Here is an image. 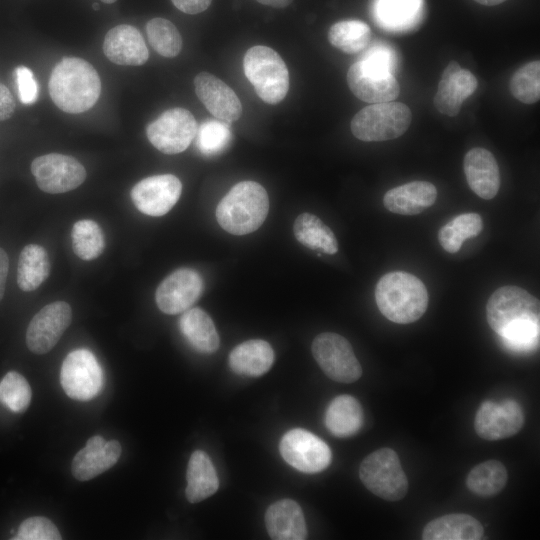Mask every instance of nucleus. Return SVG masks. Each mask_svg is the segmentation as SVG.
I'll return each mask as SVG.
<instances>
[{"label": "nucleus", "mask_w": 540, "mask_h": 540, "mask_svg": "<svg viewBox=\"0 0 540 540\" xmlns=\"http://www.w3.org/2000/svg\"><path fill=\"white\" fill-rule=\"evenodd\" d=\"M486 317L503 345L518 353L535 351L539 346V300L518 286H502L488 299Z\"/></svg>", "instance_id": "nucleus-1"}, {"label": "nucleus", "mask_w": 540, "mask_h": 540, "mask_svg": "<svg viewBox=\"0 0 540 540\" xmlns=\"http://www.w3.org/2000/svg\"><path fill=\"white\" fill-rule=\"evenodd\" d=\"M48 88L59 109L78 114L89 110L98 101L101 80L96 69L86 60L64 57L52 70Z\"/></svg>", "instance_id": "nucleus-2"}, {"label": "nucleus", "mask_w": 540, "mask_h": 540, "mask_svg": "<svg viewBox=\"0 0 540 540\" xmlns=\"http://www.w3.org/2000/svg\"><path fill=\"white\" fill-rule=\"evenodd\" d=\"M380 312L390 321L408 324L417 321L428 306V292L416 276L396 271L383 275L375 288Z\"/></svg>", "instance_id": "nucleus-3"}, {"label": "nucleus", "mask_w": 540, "mask_h": 540, "mask_svg": "<svg viewBox=\"0 0 540 540\" xmlns=\"http://www.w3.org/2000/svg\"><path fill=\"white\" fill-rule=\"evenodd\" d=\"M268 211L269 198L265 188L255 181H241L220 200L216 219L225 231L240 236L256 231Z\"/></svg>", "instance_id": "nucleus-4"}, {"label": "nucleus", "mask_w": 540, "mask_h": 540, "mask_svg": "<svg viewBox=\"0 0 540 540\" xmlns=\"http://www.w3.org/2000/svg\"><path fill=\"white\" fill-rule=\"evenodd\" d=\"M394 59L390 51L374 47L364 57L352 64L347 72V83L351 92L368 103L395 100L400 86L393 75Z\"/></svg>", "instance_id": "nucleus-5"}, {"label": "nucleus", "mask_w": 540, "mask_h": 540, "mask_svg": "<svg viewBox=\"0 0 540 540\" xmlns=\"http://www.w3.org/2000/svg\"><path fill=\"white\" fill-rule=\"evenodd\" d=\"M244 73L261 100L278 104L289 90V73L281 56L272 48L256 45L247 50Z\"/></svg>", "instance_id": "nucleus-6"}, {"label": "nucleus", "mask_w": 540, "mask_h": 540, "mask_svg": "<svg viewBox=\"0 0 540 540\" xmlns=\"http://www.w3.org/2000/svg\"><path fill=\"white\" fill-rule=\"evenodd\" d=\"M412 114L408 106L388 101L366 106L351 120L352 134L366 142L387 141L400 137L410 126Z\"/></svg>", "instance_id": "nucleus-7"}, {"label": "nucleus", "mask_w": 540, "mask_h": 540, "mask_svg": "<svg viewBox=\"0 0 540 540\" xmlns=\"http://www.w3.org/2000/svg\"><path fill=\"white\" fill-rule=\"evenodd\" d=\"M359 477L370 492L387 501H399L408 491L407 477L391 448H380L366 456Z\"/></svg>", "instance_id": "nucleus-8"}, {"label": "nucleus", "mask_w": 540, "mask_h": 540, "mask_svg": "<svg viewBox=\"0 0 540 540\" xmlns=\"http://www.w3.org/2000/svg\"><path fill=\"white\" fill-rule=\"evenodd\" d=\"M313 357L330 379L340 383H352L362 375V368L351 344L337 333L317 335L311 346Z\"/></svg>", "instance_id": "nucleus-9"}, {"label": "nucleus", "mask_w": 540, "mask_h": 540, "mask_svg": "<svg viewBox=\"0 0 540 540\" xmlns=\"http://www.w3.org/2000/svg\"><path fill=\"white\" fill-rule=\"evenodd\" d=\"M193 114L184 108H171L148 124L146 135L150 143L164 154L185 151L197 133Z\"/></svg>", "instance_id": "nucleus-10"}, {"label": "nucleus", "mask_w": 540, "mask_h": 540, "mask_svg": "<svg viewBox=\"0 0 540 540\" xmlns=\"http://www.w3.org/2000/svg\"><path fill=\"white\" fill-rule=\"evenodd\" d=\"M60 382L66 395L79 401L97 396L102 388V369L92 352L87 349L71 351L60 370Z\"/></svg>", "instance_id": "nucleus-11"}, {"label": "nucleus", "mask_w": 540, "mask_h": 540, "mask_svg": "<svg viewBox=\"0 0 540 540\" xmlns=\"http://www.w3.org/2000/svg\"><path fill=\"white\" fill-rule=\"evenodd\" d=\"M31 172L38 187L50 194L71 191L86 179V170L77 159L59 153L35 158L31 163Z\"/></svg>", "instance_id": "nucleus-12"}, {"label": "nucleus", "mask_w": 540, "mask_h": 540, "mask_svg": "<svg viewBox=\"0 0 540 540\" xmlns=\"http://www.w3.org/2000/svg\"><path fill=\"white\" fill-rule=\"evenodd\" d=\"M279 451L289 465L304 473L323 471L332 458L329 446L322 439L301 428L284 434Z\"/></svg>", "instance_id": "nucleus-13"}, {"label": "nucleus", "mask_w": 540, "mask_h": 540, "mask_svg": "<svg viewBox=\"0 0 540 540\" xmlns=\"http://www.w3.org/2000/svg\"><path fill=\"white\" fill-rule=\"evenodd\" d=\"M72 321V309L65 301L44 306L30 321L26 344L35 354L49 352L60 340Z\"/></svg>", "instance_id": "nucleus-14"}, {"label": "nucleus", "mask_w": 540, "mask_h": 540, "mask_svg": "<svg viewBox=\"0 0 540 540\" xmlns=\"http://www.w3.org/2000/svg\"><path fill=\"white\" fill-rule=\"evenodd\" d=\"M524 424V414L520 404L511 399L500 403L484 401L478 408L474 428L478 436L485 440H500L518 433Z\"/></svg>", "instance_id": "nucleus-15"}, {"label": "nucleus", "mask_w": 540, "mask_h": 540, "mask_svg": "<svg viewBox=\"0 0 540 540\" xmlns=\"http://www.w3.org/2000/svg\"><path fill=\"white\" fill-rule=\"evenodd\" d=\"M181 192V181L175 175L160 174L136 183L131 190V199L140 212L158 217L173 208Z\"/></svg>", "instance_id": "nucleus-16"}, {"label": "nucleus", "mask_w": 540, "mask_h": 540, "mask_svg": "<svg viewBox=\"0 0 540 540\" xmlns=\"http://www.w3.org/2000/svg\"><path fill=\"white\" fill-rule=\"evenodd\" d=\"M203 291V280L198 272L180 268L159 284L155 293L158 308L165 314H179L189 309Z\"/></svg>", "instance_id": "nucleus-17"}, {"label": "nucleus", "mask_w": 540, "mask_h": 540, "mask_svg": "<svg viewBox=\"0 0 540 540\" xmlns=\"http://www.w3.org/2000/svg\"><path fill=\"white\" fill-rule=\"evenodd\" d=\"M477 86L476 77L453 60L442 73L433 104L441 114L454 117L460 112L464 100L474 93Z\"/></svg>", "instance_id": "nucleus-18"}, {"label": "nucleus", "mask_w": 540, "mask_h": 540, "mask_svg": "<svg viewBox=\"0 0 540 540\" xmlns=\"http://www.w3.org/2000/svg\"><path fill=\"white\" fill-rule=\"evenodd\" d=\"M195 93L207 110L216 118L233 122L242 114V104L225 82L208 72L194 78Z\"/></svg>", "instance_id": "nucleus-19"}, {"label": "nucleus", "mask_w": 540, "mask_h": 540, "mask_svg": "<svg viewBox=\"0 0 540 540\" xmlns=\"http://www.w3.org/2000/svg\"><path fill=\"white\" fill-rule=\"evenodd\" d=\"M122 452L117 440H105L95 435L74 456L71 471L79 481H88L114 466Z\"/></svg>", "instance_id": "nucleus-20"}, {"label": "nucleus", "mask_w": 540, "mask_h": 540, "mask_svg": "<svg viewBox=\"0 0 540 540\" xmlns=\"http://www.w3.org/2000/svg\"><path fill=\"white\" fill-rule=\"evenodd\" d=\"M103 52L111 62L123 66H140L149 58L143 36L128 24L117 25L107 32Z\"/></svg>", "instance_id": "nucleus-21"}, {"label": "nucleus", "mask_w": 540, "mask_h": 540, "mask_svg": "<svg viewBox=\"0 0 540 540\" xmlns=\"http://www.w3.org/2000/svg\"><path fill=\"white\" fill-rule=\"evenodd\" d=\"M464 173L471 190L479 197L490 200L500 187V173L494 155L485 148H472L463 161Z\"/></svg>", "instance_id": "nucleus-22"}, {"label": "nucleus", "mask_w": 540, "mask_h": 540, "mask_svg": "<svg viewBox=\"0 0 540 540\" xmlns=\"http://www.w3.org/2000/svg\"><path fill=\"white\" fill-rule=\"evenodd\" d=\"M265 525L271 539L304 540L307 528L299 504L282 499L270 505L265 513Z\"/></svg>", "instance_id": "nucleus-23"}, {"label": "nucleus", "mask_w": 540, "mask_h": 540, "mask_svg": "<svg viewBox=\"0 0 540 540\" xmlns=\"http://www.w3.org/2000/svg\"><path fill=\"white\" fill-rule=\"evenodd\" d=\"M436 187L428 181H412L388 190L383 203L387 210L395 214L415 215L434 204Z\"/></svg>", "instance_id": "nucleus-24"}, {"label": "nucleus", "mask_w": 540, "mask_h": 540, "mask_svg": "<svg viewBox=\"0 0 540 540\" xmlns=\"http://www.w3.org/2000/svg\"><path fill=\"white\" fill-rule=\"evenodd\" d=\"M273 361L274 351L271 345L262 339L245 341L229 354L231 370L242 376H261L271 368Z\"/></svg>", "instance_id": "nucleus-25"}, {"label": "nucleus", "mask_w": 540, "mask_h": 540, "mask_svg": "<svg viewBox=\"0 0 540 540\" xmlns=\"http://www.w3.org/2000/svg\"><path fill=\"white\" fill-rule=\"evenodd\" d=\"M481 523L468 514H447L431 520L422 532L424 540H479L483 536Z\"/></svg>", "instance_id": "nucleus-26"}, {"label": "nucleus", "mask_w": 540, "mask_h": 540, "mask_svg": "<svg viewBox=\"0 0 540 540\" xmlns=\"http://www.w3.org/2000/svg\"><path fill=\"white\" fill-rule=\"evenodd\" d=\"M179 328L196 351L211 354L219 348L218 332L211 317L203 309L195 307L182 312Z\"/></svg>", "instance_id": "nucleus-27"}, {"label": "nucleus", "mask_w": 540, "mask_h": 540, "mask_svg": "<svg viewBox=\"0 0 540 540\" xmlns=\"http://www.w3.org/2000/svg\"><path fill=\"white\" fill-rule=\"evenodd\" d=\"M186 498L190 503H198L214 494L219 487V479L209 456L196 450L190 456L187 473Z\"/></svg>", "instance_id": "nucleus-28"}, {"label": "nucleus", "mask_w": 540, "mask_h": 540, "mask_svg": "<svg viewBox=\"0 0 540 540\" xmlns=\"http://www.w3.org/2000/svg\"><path fill=\"white\" fill-rule=\"evenodd\" d=\"M363 409L351 395H339L328 405L325 412V425L335 436L340 438L356 434L363 424Z\"/></svg>", "instance_id": "nucleus-29"}, {"label": "nucleus", "mask_w": 540, "mask_h": 540, "mask_svg": "<svg viewBox=\"0 0 540 540\" xmlns=\"http://www.w3.org/2000/svg\"><path fill=\"white\" fill-rule=\"evenodd\" d=\"M374 13L383 28L407 31L422 18L423 0H376Z\"/></svg>", "instance_id": "nucleus-30"}, {"label": "nucleus", "mask_w": 540, "mask_h": 540, "mask_svg": "<svg viewBox=\"0 0 540 540\" xmlns=\"http://www.w3.org/2000/svg\"><path fill=\"white\" fill-rule=\"evenodd\" d=\"M51 269L47 251L40 245H26L19 256L17 283L21 290H36L49 276Z\"/></svg>", "instance_id": "nucleus-31"}, {"label": "nucleus", "mask_w": 540, "mask_h": 540, "mask_svg": "<svg viewBox=\"0 0 540 540\" xmlns=\"http://www.w3.org/2000/svg\"><path fill=\"white\" fill-rule=\"evenodd\" d=\"M293 231L297 241L312 250L320 249L330 255L338 251L334 233L314 214H300L294 222Z\"/></svg>", "instance_id": "nucleus-32"}, {"label": "nucleus", "mask_w": 540, "mask_h": 540, "mask_svg": "<svg viewBox=\"0 0 540 540\" xmlns=\"http://www.w3.org/2000/svg\"><path fill=\"white\" fill-rule=\"evenodd\" d=\"M508 478L505 466L497 460H488L476 465L468 474V489L481 497L498 494L506 485Z\"/></svg>", "instance_id": "nucleus-33"}, {"label": "nucleus", "mask_w": 540, "mask_h": 540, "mask_svg": "<svg viewBox=\"0 0 540 540\" xmlns=\"http://www.w3.org/2000/svg\"><path fill=\"white\" fill-rule=\"evenodd\" d=\"M370 38V27L360 20L336 22L328 31L330 44L347 54H355L364 50Z\"/></svg>", "instance_id": "nucleus-34"}, {"label": "nucleus", "mask_w": 540, "mask_h": 540, "mask_svg": "<svg viewBox=\"0 0 540 540\" xmlns=\"http://www.w3.org/2000/svg\"><path fill=\"white\" fill-rule=\"evenodd\" d=\"M483 228L482 218L477 213H463L442 226L438 239L444 250L457 253L463 242L477 236Z\"/></svg>", "instance_id": "nucleus-35"}, {"label": "nucleus", "mask_w": 540, "mask_h": 540, "mask_svg": "<svg viewBox=\"0 0 540 540\" xmlns=\"http://www.w3.org/2000/svg\"><path fill=\"white\" fill-rule=\"evenodd\" d=\"M71 237L73 251L82 260H94L104 250L105 239L102 229L93 220L84 219L75 222Z\"/></svg>", "instance_id": "nucleus-36"}, {"label": "nucleus", "mask_w": 540, "mask_h": 540, "mask_svg": "<svg viewBox=\"0 0 540 540\" xmlns=\"http://www.w3.org/2000/svg\"><path fill=\"white\" fill-rule=\"evenodd\" d=\"M150 45L161 56L173 58L182 49V38L176 26L164 18H153L146 24Z\"/></svg>", "instance_id": "nucleus-37"}, {"label": "nucleus", "mask_w": 540, "mask_h": 540, "mask_svg": "<svg viewBox=\"0 0 540 540\" xmlns=\"http://www.w3.org/2000/svg\"><path fill=\"white\" fill-rule=\"evenodd\" d=\"M512 95L524 104H534L540 98V62L530 61L518 68L510 80Z\"/></svg>", "instance_id": "nucleus-38"}, {"label": "nucleus", "mask_w": 540, "mask_h": 540, "mask_svg": "<svg viewBox=\"0 0 540 540\" xmlns=\"http://www.w3.org/2000/svg\"><path fill=\"white\" fill-rule=\"evenodd\" d=\"M32 397L28 381L16 371L8 372L0 381V402L15 413H23Z\"/></svg>", "instance_id": "nucleus-39"}, {"label": "nucleus", "mask_w": 540, "mask_h": 540, "mask_svg": "<svg viewBox=\"0 0 540 540\" xmlns=\"http://www.w3.org/2000/svg\"><path fill=\"white\" fill-rule=\"evenodd\" d=\"M196 146L205 156L221 153L230 143L231 130L228 124L219 120H207L197 129Z\"/></svg>", "instance_id": "nucleus-40"}, {"label": "nucleus", "mask_w": 540, "mask_h": 540, "mask_svg": "<svg viewBox=\"0 0 540 540\" xmlns=\"http://www.w3.org/2000/svg\"><path fill=\"white\" fill-rule=\"evenodd\" d=\"M61 534L48 518L34 516L24 520L13 538L15 540H60Z\"/></svg>", "instance_id": "nucleus-41"}, {"label": "nucleus", "mask_w": 540, "mask_h": 540, "mask_svg": "<svg viewBox=\"0 0 540 540\" xmlns=\"http://www.w3.org/2000/svg\"><path fill=\"white\" fill-rule=\"evenodd\" d=\"M18 95L23 104H33L38 98V84L31 69L19 66L16 69Z\"/></svg>", "instance_id": "nucleus-42"}, {"label": "nucleus", "mask_w": 540, "mask_h": 540, "mask_svg": "<svg viewBox=\"0 0 540 540\" xmlns=\"http://www.w3.org/2000/svg\"><path fill=\"white\" fill-rule=\"evenodd\" d=\"M15 106L10 90L0 83V121L9 119L14 113Z\"/></svg>", "instance_id": "nucleus-43"}, {"label": "nucleus", "mask_w": 540, "mask_h": 540, "mask_svg": "<svg viewBox=\"0 0 540 540\" xmlns=\"http://www.w3.org/2000/svg\"><path fill=\"white\" fill-rule=\"evenodd\" d=\"M174 6L186 14H198L205 11L212 0H171Z\"/></svg>", "instance_id": "nucleus-44"}, {"label": "nucleus", "mask_w": 540, "mask_h": 540, "mask_svg": "<svg viewBox=\"0 0 540 540\" xmlns=\"http://www.w3.org/2000/svg\"><path fill=\"white\" fill-rule=\"evenodd\" d=\"M9 269V259L6 252L0 248V301L5 291V283Z\"/></svg>", "instance_id": "nucleus-45"}, {"label": "nucleus", "mask_w": 540, "mask_h": 540, "mask_svg": "<svg viewBox=\"0 0 540 540\" xmlns=\"http://www.w3.org/2000/svg\"><path fill=\"white\" fill-rule=\"evenodd\" d=\"M257 2L271 6L274 8H285L292 3L293 0H256Z\"/></svg>", "instance_id": "nucleus-46"}, {"label": "nucleus", "mask_w": 540, "mask_h": 540, "mask_svg": "<svg viewBox=\"0 0 540 540\" xmlns=\"http://www.w3.org/2000/svg\"><path fill=\"white\" fill-rule=\"evenodd\" d=\"M477 3L485 6H494L503 3L506 0H475Z\"/></svg>", "instance_id": "nucleus-47"}, {"label": "nucleus", "mask_w": 540, "mask_h": 540, "mask_svg": "<svg viewBox=\"0 0 540 540\" xmlns=\"http://www.w3.org/2000/svg\"><path fill=\"white\" fill-rule=\"evenodd\" d=\"M92 7H93L94 10H99L100 9V6H99L98 3H93Z\"/></svg>", "instance_id": "nucleus-48"}, {"label": "nucleus", "mask_w": 540, "mask_h": 540, "mask_svg": "<svg viewBox=\"0 0 540 540\" xmlns=\"http://www.w3.org/2000/svg\"><path fill=\"white\" fill-rule=\"evenodd\" d=\"M103 3L112 4L116 2L117 0H101Z\"/></svg>", "instance_id": "nucleus-49"}]
</instances>
